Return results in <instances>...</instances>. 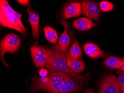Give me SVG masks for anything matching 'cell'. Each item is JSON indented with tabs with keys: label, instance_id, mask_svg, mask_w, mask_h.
I'll list each match as a JSON object with an SVG mask.
<instances>
[{
	"label": "cell",
	"instance_id": "obj_1",
	"mask_svg": "<svg viewBox=\"0 0 124 93\" xmlns=\"http://www.w3.org/2000/svg\"><path fill=\"white\" fill-rule=\"evenodd\" d=\"M48 61L46 66L48 70H54L66 73L80 84L83 83L88 78V75H79L69 66L66 53L53 48H48Z\"/></svg>",
	"mask_w": 124,
	"mask_h": 93
},
{
	"label": "cell",
	"instance_id": "obj_2",
	"mask_svg": "<svg viewBox=\"0 0 124 93\" xmlns=\"http://www.w3.org/2000/svg\"><path fill=\"white\" fill-rule=\"evenodd\" d=\"M22 15L10 7L7 0H0V23L3 27L13 29L21 34H25L26 28L21 19Z\"/></svg>",
	"mask_w": 124,
	"mask_h": 93
},
{
	"label": "cell",
	"instance_id": "obj_3",
	"mask_svg": "<svg viewBox=\"0 0 124 93\" xmlns=\"http://www.w3.org/2000/svg\"><path fill=\"white\" fill-rule=\"evenodd\" d=\"M21 45V40L15 34H7L1 40L0 46V57L2 63L7 67L9 68L8 65L4 61V55L7 53H15L19 49Z\"/></svg>",
	"mask_w": 124,
	"mask_h": 93
},
{
	"label": "cell",
	"instance_id": "obj_4",
	"mask_svg": "<svg viewBox=\"0 0 124 93\" xmlns=\"http://www.w3.org/2000/svg\"><path fill=\"white\" fill-rule=\"evenodd\" d=\"M49 79L44 90L49 93H59L62 81L67 74L54 70H49Z\"/></svg>",
	"mask_w": 124,
	"mask_h": 93
},
{
	"label": "cell",
	"instance_id": "obj_5",
	"mask_svg": "<svg viewBox=\"0 0 124 93\" xmlns=\"http://www.w3.org/2000/svg\"><path fill=\"white\" fill-rule=\"evenodd\" d=\"M31 53L36 67L40 68L46 66L48 59V48L33 45L31 48Z\"/></svg>",
	"mask_w": 124,
	"mask_h": 93
},
{
	"label": "cell",
	"instance_id": "obj_6",
	"mask_svg": "<svg viewBox=\"0 0 124 93\" xmlns=\"http://www.w3.org/2000/svg\"><path fill=\"white\" fill-rule=\"evenodd\" d=\"M117 77L110 73L106 76L100 84L99 93H120V88L116 83Z\"/></svg>",
	"mask_w": 124,
	"mask_h": 93
},
{
	"label": "cell",
	"instance_id": "obj_7",
	"mask_svg": "<svg viewBox=\"0 0 124 93\" xmlns=\"http://www.w3.org/2000/svg\"><path fill=\"white\" fill-rule=\"evenodd\" d=\"M101 11L96 2L85 0L82 3V14L95 21H97L101 15Z\"/></svg>",
	"mask_w": 124,
	"mask_h": 93
},
{
	"label": "cell",
	"instance_id": "obj_8",
	"mask_svg": "<svg viewBox=\"0 0 124 93\" xmlns=\"http://www.w3.org/2000/svg\"><path fill=\"white\" fill-rule=\"evenodd\" d=\"M60 24L64 26V30L63 33L61 34L58 42L52 48L66 53L71 42V38L68 34L69 24L67 22L64 20H62Z\"/></svg>",
	"mask_w": 124,
	"mask_h": 93
},
{
	"label": "cell",
	"instance_id": "obj_9",
	"mask_svg": "<svg viewBox=\"0 0 124 93\" xmlns=\"http://www.w3.org/2000/svg\"><path fill=\"white\" fill-rule=\"evenodd\" d=\"M80 84L74 80V78L67 74L62 81L59 93H71L80 89Z\"/></svg>",
	"mask_w": 124,
	"mask_h": 93
},
{
	"label": "cell",
	"instance_id": "obj_10",
	"mask_svg": "<svg viewBox=\"0 0 124 93\" xmlns=\"http://www.w3.org/2000/svg\"><path fill=\"white\" fill-rule=\"evenodd\" d=\"M82 14V4L80 2H74L68 4L63 10V20L72 17H77Z\"/></svg>",
	"mask_w": 124,
	"mask_h": 93
},
{
	"label": "cell",
	"instance_id": "obj_11",
	"mask_svg": "<svg viewBox=\"0 0 124 93\" xmlns=\"http://www.w3.org/2000/svg\"><path fill=\"white\" fill-rule=\"evenodd\" d=\"M30 6H28L26 11L29 14V22L32 28V37L38 40L39 35V17L37 13L32 11Z\"/></svg>",
	"mask_w": 124,
	"mask_h": 93
},
{
	"label": "cell",
	"instance_id": "obj_12",
	"mask_svg": "<svg viewBox=\"0 0 124 93\" xmlns=\"http://www.w3.org/2000/svg\"><path fill=\"white\" fill-rule=\"evenodd\" d=\"M84 49L85 54L93 59H97L103 56L104 53L97 45L88 42L84 44Z\"/></svg>",
	"mask_w": 124,
	"mask_h": 93
},
{
	"label": "cell",
	"instance_id": "obj_13",
	"mask_svg": "<svg viewBox=\"0 0 124 93\" xmlns=\"http://www.w3.org/2000/svg\"><path fill=\"white\" fill-rule=\"evenodd\" d=\"M94 25V22L91 19L83 17L77 19L73 23V26L74 28L82 31L90 30Z\"/></svg>",
	"mask_w": 124,
	"mask_h": 93
},
{
	"label": "cell",
	"instance_id": "obj_14",
	"mask_svg": "<svg viewBox=\"0 0 124 93\" xmlns=\"http://www.w3.org/2000/svg\"><path fill=\"white\" fill-rule=\"evenodd\" d=\"M68 53L69 57L73 60H78L82 57L83 51L76 37L74 38V42Z\"/></svg>",
	"mask_w": 124,
	"mask_h": 93
},
{
	"label": "cell",
	"instance_id": "obj_15",
	"mask_svg": "<svg viewBox=\"0 0 124 93\" xmlns=\"http://www.w3.org/2000/svg\"><path fill=\"white\" fill-rule=\"evenodd\" d=\"M103 63L108 68L119 70L124 65V58L110 56L104 61Z\"/></svg>",
	"mask_w": 124,
	"mask_h": 93
},
{
	"label": "cell",
	"instance_id": "obj_16",
	"mask_svg": "<svg viewBox=\"0 0 124 93\" xmlns=\"http://www.w3.org/2000/svg\"><path fill=\"white\" fill-rule=\"evenodd\" d=\"M68 65L70 67L77 73H81L85 68V65L83 59L78 61L72 60L69 56L68 51L66 52Z\"/></svg>",
	"mask_w": 124,
	"mask_h": 93
},
{
	"label": "cell",
	"instance_id": "obj_17",
	"mask_svg": "<svg viewBox=\"0 0 124 93\" xmlns=\"http://www.w3.org/2000/svg\"><path fill=\"white\" fill-rule=\"evenodd\" d=\"M46 38L53 44H55L58 39V35L57 31L50 26H45L44 28Z\"/></svg>",
	"mask_w": 124,
	"mask_h": 93
},
{
	"label": "cell",
	"instance_id": "obj_18",
	"mask_svg": "<svg viewBox=\"0 0 124 93\" xmlns=\"http://www.w3.org/2000/svg\"><path fill=\"white\" fill-rule=\"evenodd\" d=\"M100 7L102 11L108 12L113 10L114 6L111 2L104 1L100 2Z\"/></svg>",
	"mask_w": 124,
	"mask_h": 93
},
{
	"label": "cell",
	"instance_id": "obj_19",
	"mask_svg": "<svg viewBox=\"0 0 124 93\" xmlns=\"http://www.w3.org/2000/svg\"><path fill=\"white\" fill-rule=\"evenodd\" d=\"M116 83L120 88H124V75H121L116 80Z\"/></svg>",
	"mask_w": 124,
	"mask_h": 93
},
{
	"label": "cell",
	"instance_id": "obj_20",
	"mask_svg": "<svg viewBox=\"0 0 124 93\" xmlns=\"http://www.w3.org/2000/svg\"><path fill=\"white\" fill-rule=\"evenodd\" d=\"M16 1L20 5L23 7H26L31 4L30 0H18Z\"/></svg>",
	"mask_w": 124,
	"mask_h": 93
},
{
	"label": "cell",
	"instance_id": "obj_21",
	"mask_svg": "<svg viewBox=\"0 0 124 93\" xmlns=\"http://www.w3.org/2000/svg\"><path fill=\"white\" fill-rule=\"evenodd\" d=\"M48 74V71L46 70V69H44V68H42L39 72V74L42 77L46 76Z\"/></svg>",
	"mask_w": 124,
	"mask_h": 93
},
{
	"label": "cell",
	"instance_id": "obj_22",
	"mask_svg": "<svg viewBox=\"0 0 124 93\" xmlns=\"http://www.w3.org/2000/svg\"><path fill=\"white\" fill-rule=\"evenodd\" d=\"M118 73V74H124V65L122 67L120 70H119Z\"/></svg>",
	"mask_w": 124,
	"mask_h": 93
},
{
	"label": "cell",
	"instance_id": "obj_23",
	"mask_svg": "<svg viewBox=\"0 0 124 93\" xmlns=\"http://www.w3.org/2000/svg\"><path fill=\"white\" fill-rule=\"evenodd\" d=\"M84 93H94V92H93V91H92V90H88Z\"/></svg>",
	"mask_w": 124,
	"mask_h": 93
},
{
	"label": "cell",
	"instance_id": "obj_24",
	"mask_svg": "<svg viewBox=\"0 0 124 93\" xmlns=\"http://www.w3.org/2000/svg\"><path fill=\"white\" fill-rule=\"evenodd\" d=\"M121 90H122V93H124V88H121Z\"/></svg>",
	"mask_w": 124,
	"mask_h": 93
}]
</instances>
